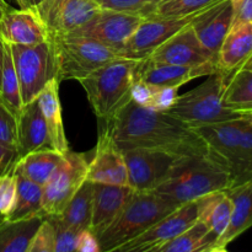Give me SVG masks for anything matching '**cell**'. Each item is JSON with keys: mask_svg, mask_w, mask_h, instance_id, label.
Wrapping results in <instances>:
<instances>
[{"mask_svg": "<svg viewBox=\"0 0 252 252\" xmlns=\"http://www.w3.org/2000/svg\"><path fill=\"white\" fill-rule=\"evenodd\" d=\"M42 116L48 129L51 145L54 150L65 154L69 150L68 139L64 130L62 105L59 98V81L57 79L49 81L37 97Z\"/></svg>", "mask_w": 252, "mask_h": 252, "instance_id": "23", "label": "cell"}, {"mask_svg": "<svg viewBox=\"0 0 252 252\" xmlns=\"http://www.w3.org/2000/svg\"><path fill=\"white\" fill-rule=\"evenodd\" d=\"M179 96L177 88H155L149 108L160 112H167L176 103Z\"/></svg>", "mask_w": 252, "mask_h": 252, "instance_id": "39", "label": "cell"}, {"mask_svg": "<svg viewBox=\"0 0 252 252\" xmlns=\"http://www.w3.org/2000/svg\"><path fill=\"white\" fill-rule=\"evenodd\" d=\"M17 181L16 204L12 213L7 217L10 220H22V219L42 217L44 218L42 201H43V187L34 184L25 175L14 169Z\"/></svg>", "mask_w": 252, "mask_h": 252, "instance_id": "28", "label": "cell"}, {"mask_svg": "<svg viewBox=\"0 0 252 252\" xmlns=\"http://www.w3.org/2000/svg\"><path fill=\"white\" fill-rule=\"evenodd\" d=\"M63 155L53 148L37 150L20 158L14 169L21 172L34 184L43 187L56 171L57 166L61 164Z\"/></svg>", "mask_w": 252, "mask_h": 252, "instance_id": "27", "label": "cell"}, {"mask_svg": "<svg viewBox=\"0 0 252 252\" xmlns=\"http://www.w3.org/2000/svg\"><path fill=\"white\" fill-rule=\"evenodd\" d=\"M241 116H243L244 118H246L252 126V111H245V112H241Z\"/></svg>", "mask_w": 252, "mask_h": 252, "instance_id": "49", "label": "cell"}, {"mask_svg": "<svg viewBox=\"0 0 252 252\" xmlns=\"http://www.w3.org/2000/svg\"><path fill=\"white\" fill-rule=\"evenodd\" d=\"M154 90L155 88L150 86L149 84L135 78L132 90H130V97H132L133 102H135L137 105L149 108L153 95H154Z\"/></svg>", "mask_w": 252, "mask_h": 252, "instance_id": "40", "label": "cell"}, {"mask_svg": "<svg viewBox=\"0 0 252 252\" xmlns=\"http://www.w3.org/2000/svg\"><path fill=\"white\" fill-rule=\"evenodd\" d=\"M93 197L94 184L86 181L69 201L61 216L57 217L61 219L62 223L76 233L90 229L93 217Z\"/></svg>", "mask_w": 252, "mask_h": 252, "instance_id": "30", "label": "cell"}, {"mask_svg": "<svg viewBox=\"0 0 252 252\" xmlns=\"http://www.w3.org/2000/svg\"><path fill=\"white\" fill-rule=\"evenodd\" d=\"M233 21L231 0H220L204 9L191 26L202 46L217 57Z\"/></svg>", "mask_w": 252, "mask_h": 252, "instance_id": "18", "label": "cell"}, {"mask_svg": "<svg viewBox=\"0 0 252 252\" xmlns=\"http://www.w3.org/2000/svg\"><path fill=\"white\" fill-rule=\"evenodd\" d=\"M226 193L233 204L231 218L225 233L217 241L216 248H225L252 226V181L230 187Z\"/></svg>", "mask_w": 252, "mask_h": 252, "instance_id": "24", "label": "cell"}, {"mask_svg": "<svg viewBox=\"0 0 252 252\" xmlns=\"http://www.w3.org/2000/svg\"><path fill=\"white\" fill-rule=\"evenodd\" d=\"M158 248H159V245H122L107 252H154Z\"/></svg>", "mask_w": 252, "mask_h": 252, "instance_id": "44", "label": "cell"}, {"mask_svg": "<svg viewBox=\"0 0 252 252\" xmlns=\"http://www.w3.org/2000/svg\"><path fill=\"white\" fill-rule=\"evenodd\" d=\"M0 142L16 149V116L0 100Z\"/></svg>", "mask_w": 252, "mask_h": 252, "instance_id": "38", "label": "cell"}, {"mask_svg": "<svg viewBox=\"0 0 252 252\" xmlns=\"http://www.w3.org/2000/svg\"><path fill=\"white\" fill-rule=\"evenodd\" d=\"M142 20L140 15L101 9L90 21L65 36L93 39L122 56L123 48Z\"/></svg>", "mask_w": 252, "mask_h": 252, "instance_id": "11", "label": "cell"}, {"mask_svg": "<svg viewBox=\"0 0 252 252\" xmlns=\"http://www.w3.org/2000/svg\"><path fill=\"white\" fill-rule=\"evenodd\" d=\"M252 54V22L231 26L218 54L217 68L223 76L238 70Z\"/></svg>", "mask_w": 252, "mask_h": 252, "instance_id": "22", "label": "cell"}, {"mask_svg": "<svg viewBox=\"0 0 252 252\" xmlns=\"http://www.w3.org/2000/svg\"><path fill=\"white\" fill-rule=\"evenodd\" d=\"M26 252H54L53 226L48 219H43Z\"/></svg>", "mask_w": 252, "mask_h": 252, "instance_id": "37", "label": "cell"}, {"mask_svg": "<svg viewBox=\"0 0 252 252\" xmlns=\"http://www.w3.org/2000/svg\"><path fill=\"white\" fill-rule=\"evenodd\" d=\"M134 194L129 186L94 184L93 217L90 229L96 236L100 235L120 216Z\"/></svg>", "mask_w": 252, "mask_h": 252, "instance_id": "20", "label": "cell"}, {"mask_svg": "<svg viewBox=\"0 0 252 252\" xmlns=\"http://www.w3.org/2000/svg\"><path fill=\"white\" fill-rule=\"evenodd\" d=\"M76 252H101L97 236L91 229H85L76 236Z\"/></svg>", "mask_w": 252, "mask_h": 252, "instance_id": "42", "label": "cell"}, {"mask_svg": "<svg viewBox=\"0 0 252 252\" xmlns=\"http://www.w3.org/2000/svg\"><path fill=\"white\" fill-rule=\"evenodd\" d=\"M12 61L21 91L22 105L37 100L47 84L57 79L56 52L52 39L34 46H11Z\"/></svg>", "mask_w": 252, "mask_h": 252, "instance_id": "8", "label": "cell"}, {"mask_svg": "<svg viewBox=\"0 0 252 252\" xmlns=\"http://www.w3.org/2000/svg\"><path fill=\"white\" fill-rule=\"evenodd\" d=\"M0 100L15 116L19 115L20 111L24 107L19 79H17L14 61H12L11 49L7 43H5L4 63H2L1 81H0Z\"/></svg>", "mask_w": 252, "mask_h": 252, "instance_id": "32", "label": "cell"}, {"mask_svg": "<svg viewBox=\"0 0 252 252\" xmlns=\"http://www.w3.org/2000/svg\"><path fill=\"white\" fill-rule=\"evenodd\" d=\"M231 186L229 167L208 150L207 154L180 159L154 192L180 207L209 193L226 191Z\"/></svg>", "mask_w": 252, "mask_h": 252, "instance_id": "2", "label": "cell"}, {"mask_svg": "<svg viewBox=\"0 0 252 252\" xmlns=\"http://www.w3.org/2000/svg\"><path fill=\"white\" fill-rule=\"evenodd\" d=\"M216 73H218L216 63H207L198 66H180L143 59L139 61L135 68V78L149 84L153 88L180 89L194 79Z\"/></svg>", "mask_w": 252, "mask_h": 252, "instance_id": "16", "label": "cell"}, {"mask_svg": "<svg viewBox=\"0 0 252 252\" xmlns=\"http://www.w3.org/2000/svg\"><path fill=\"white\" fill-rule=\"evenodd\" d=\"M128 171V186L135 192L155 191L180 159L172 153L149 148L122 150Z\"/></svg>", "mask_w": 252, "mask_h": 252, "instance_id": "10", "label": "cell"}, {"mask_svg": "<svg viewBox=\"0 0 252 252\" xmlns=\"http://www.w3.org/2000/svg\"><path fill=\"white\" fill-rule=\"evenodd\" d=\"M240 69H248V70H251L252 71V54L250 57L248 58V61L245 62V63L243 64V66H241Z\"/></svg>", "mask_w": 252, "mask_h": 252, "instance_id": "48", "label": "cell"}, {"mask_svg": "<svg viewBox=\"0 0 252 252\" xmlns=\"http://www.w3.org/2000/svg\"><path fill=\"white\" fill-rule=\"evenodd\" d=\"M52 148L48 129L38 102L34 100L22 107L16 116L17 160L30 153Z\"/></svg>", "mask_w": 252, "mask_h": 252, "instance_id": "21", "label": "cell"}, {"mask_svg": "<svg viewBox=\"0 0 252 252\" xmlns=\"http://www.w3.org/2000/svg\"><path fill=\"white\" fill-rule=\"evenodd\" d=\"M17 161V152L14 147L0 142V176L12 171Z\"/></svg>", "mask_w": 252, "mask_h": 252, "instance_id": "43", "label": "cell"}, {"mask_svg": "<svg viewBox=\"0 0 252 252\" xmlns=\"http://www.w3.org/2000/svg\"><path fill=\"white\" fill-rule=\"evenodd\" d=\"M198 221L197 201L182 204L157 224L125 245H161L191 229Z\"/></svg>", "mask_w": 252, "mask_h": 252, "instance_id": "19", "label": "cell"}, {"mask_svg": "<svg viewBox=\"0 0 252 252\" xmlns=\"http://www.w3.org/2000/svg\"><path fill=\"white\" fill-rule=\"evenodd\" d=\"M53 226L54 252H76V236L78 233L68 228L58 217H48Z\"/></svg>", "mask_w": 252, "mask_h": 252, "instance_id": "34", "label": "cell"}, {"mask_svg": "<svg viewBox=\"0 0 252 252\" xmlns=\"http://www.w3.org/2000/svg\"><path fill=\"white\" fill-rule=\"evenodd\" d=\"M147 59L154 63L180 66H198L207 63L217 64V57L202 46L191 25L182 29L158 47Z\"/></svg>", "mask_w": 252, "mask_h": 252, "instance_id": "14", "label": "cell"}, {"mask_svg": "<svg viewBox=\"0 0 252 252\" xmlns=\"http://www.w3.org/2000/svg\"><path fill=\"white\" fill-rule=\"evenodd\" d=\"M17 181L14 170L0 176V217L7 218L16 204Z\"/></svg>", "mask_w": 252, "mask_h": 252, "instance_id": "35", "label": "cell"}, {"mask_svg": "<svg viewBox=\"0 0 252 252\" xmlns=\"http://www.w3.org/2000/svg\"><path fill=\"white\" fill-rule=\"evenodd\" d=\"M102 128L121 150L149 148L185 158L207 154L209 150L193 128L170 113L143 107L132 100L106 120Z\"/></svg>", "mask_w": 252, "mask_h": 252, "instance_id": "1", "label": "cell"}, {"mask_svg": "<svg viewBox=\"0 0 252 252\" xmlns=\"http://www.w3.org/2000/svg\"><path fill=\"white\" fill-rule=\"evenodd\" d=\"M20 9H30L34 10L38 5H41L44 0H15Z\"/></svg>", "mask_w": 252, "mask_h": 252, "instance_id": "45", "label": "cell"}, {"mask_svg": "<svg viewBox=\"0 0 252 252\" xmlns=\"http://www.w3.org/2000/svg\"><path fill=\"white\" fill-rule=\"evenodd\" d=\"M233 21L231 26L252 22V0H231Z\"/></svg>", "mask_w": 252, "mask_h": 252, "instance_id": "41", "label": "cell"}, {"mask_svg": "<svg viewBox=\"0 0 252 252\" xmlns=\"http://www.w3.org/2000/svg\"><path fill=\"white\" fill-rule=\"evenodd\" d=\"M217 240L208 226L198 220L184 234L159 245L154 252H207L216 249Z\"/></svg>", "mask_w": 252, "mask_h": 252, "instance_id": "31", "label": "cell"}, {"mask_svg": "<svg viewBox=\"0 0 252 252\" xmlns=\"http://www.w3.org/2000/svg\"><path fill=\"white\" fill-rule=\"evenodd\" d=\"M159 0H97L101 9L128 12L145 17Z\"/></svg>", "mask_w": 252, "mask_h": 252, "instance_id": "36", "label": "cell"}, {"mask_svg": "<svg viewBox=\"0 0 252 252\" xmlns=\"http://www.w3.org/2000/svg\"><path fill=\"white\" fill-rule=\"evenodd\" d=\"M88 181L93 184L128 186L125 155L105 128H101L95 154L89 161Z\"/></svg>", "mask_w": 252, "mask_h": 252, "instance_id": "15", "label": "cell"}, {"mask_svg": "<svg viewBox=\"0 0 252 252\" xmlns=\"http://www.w3.org/2000/svg\"><path fill=\"white\" fill-rule=\"evenodd\" d=\"M177 208L157 192H135L120 216L97 236L101 252L129 243Z\"/></svg>", "mask_w": 252, "mask_h": 252, "instance_id": "5", "label": "cell"}, {"mask_svg": "<svg viewBox=\"0 0 252 252\" xmlns=\"http://www.w3.org/2000/svg\"><path fill=\"white\" fill-rule=\"evenodd\" d=\"M101 10L97 0H44L33 10L51 37L65 36L90 21Z\"/></svg>", "mask_w": 252, "mask_h": 252, "instance_id": "13", "label": "cell"}, {"mask_svg": "<svg viewBox=\"0 0 252 252\" xmlns=\"http://www.w3.org/2000/svg\"><path fill=\"white\" fill-rule=\"evenodd\" d=\"M4 52H5V43L0 38V81H1V71H2V63H4Z\"/></svg>", "mask_w": 252, "mask_h": 252, "instance_id": "46", "label": "cell"}, {"mask_svg": "<svg viewBox=\"0 0 252 252\" xmlns=\"http://www.w3.org/2000/svg\"><path fill=\"white\" fill-rule=\"evenodd\" d=\"M223 86L224 76L219 71L212 74L201 85L180 95L167 113L191 128L228 122L241 117V113L223 105Z\"/></svg>", "mask_w": 252, "mask_h": 252, "instance_id": "6", "label": "cell"}, {"mask_svg": "<svg viewBox=\"0 0 252 252\" xmlns=\"http://www.w3.org/2000/svg\"><path fill=\"white\" fill-rule=\"evenodd\" d=\"M10 9H11V6H10L5 0H0V20L2 19V16H4Z\"/></svg>", "mask_w": 252, "mask_h": 252, "instance_id": "47", "label": "cell"}, {"mask_svg": "<svg viewBox=\"0 0 252 252\" xmlns=\"http://www.w3.org/2000/svg\"><path fill=\"white\" fill-rule=\"evenodd\" d=\"M203 10L182 17H143L139 26L123 48L122 57L137 61L149 58L158 47L191 25Z\"/></svg>", "mask_w": 252, "mask_h": 252, "instance_id": "12", "label": "cell"}, {"mask_svg": "<svg viewBox=\"0 0 252 252\" xmlns=\"http://www.w3.org/2000/svg\"><path fill=\"white\" fill-rule=\"evenodd\" d=\"M221 101L225 107L239 113L252 111V71L238 69L224 76Z\"/></svg>", "mask_w": 252, "mask_h": 252, "instance_id": "29", "label": "cell"}, {"mask_svg": "<svg viewBox=\"0 0 252 252\" xmlns=\"http://www.w3.org/2000/svg\"><path fill=\"white\" fill-rule=\"evenodd\" d=\"M220 0H159L145 17H182L193 15Z\"/></svg>", "mask_w": 252, "mask_h": 252, "instance_id": "33", "label": "cell"}, {"mask_svg": "<svg viewBox=\"0 0 252 252\" xmlns=\"http://www.w3.org/2000/svg\"><path fill=\"white\" fill-rule=\"evenodd\" d=\"M0 38L11 46H34L51 39V34L33 10L11 7L0 20Z\"/></svg>", "mask_w": 252, "mask_h": 252, "instance_id": "17", "label": "cell"}, {"mask_svg": "<svg viewBox=\"0 0 252 252\" xmlns=\"http://www.w3.org/2000/svg\"><path fill=\"white\" fill-rule=\"evenodd\" d=\"M138 63L137 59L120 57L79 80L94 113L100 120L113 117L132 100L130 90Z\"/></svg>", "mask_w": 252, "mask_h": 252, "instance_id": "4", "label": "cell"}, {"mask_svg": "<svg viewBox=\"0 0 252 252\" xmlns=\"http://www.w3.org/2000/svg\"><path fill=\"white\" fill-rule=\"evenodd\" d=\"M44 218L10 220L0 217V252H26Z\"/></svg>", "mask_w": 252, "mask_h": 252, "instance_id": "26", "label": "cell"}, {"mask_svg": "<svg viewBox=\"0 0 252 252\" xmlns=\"http://www.w3.org/2000/svg\"><path fill=\"white\" fill-rule=\"evenodd\" d=\"M193 129L206 142L209 152L229 167L233 186L252 181V126L246 118L241 116Z\"/></svg>", "mask_w": 252, "mask_h": 252, "instance_id": "3", "label": "cell"}, {"mask_svg": "<svg viewBox=\"0 0 252 252\" xmlns=\"http://www.w3.org/2000/svg\"><path fill=\"white\" fill-rule=\"evenodd\" d=\"M89 161L81 153L70 149L63 155L61 164L43 186L44 218L61 216L74 194L88 181Z\"/></svg>", "mask_w": 252, "mask_h": 252, "instance_id": "9", "label": "cell"}, {"mask_svg": "<svg viewBox=\"0 0 252 252\" xmlns=\"http://www.w3.org/2000/svg\"><path fill=\"white\" fill-rule=\"evenodd\" d=\"M56 52L57 80H81L101 66L120 58L110 47L88 38L51 37Z\"/></svg>", "mask_w": 252, "mask_h": 252, "instance_id": "7", "label": "cell"}, {"mask_svg": "<svg viewBox=\"0 0 252 252\" xmlns=\"http://www.w3.org/2000/svg\"><path fill=\"white\" fill-rule=\"evenodd\" d=\"M197 207L198 220L206 224L217 239L220 238L228 229L233 209L226 191L214 192L197 199Z\"/></svg>", "mask_w": 252, "mask_h": 252, "instance_id": "25", "label": "cell"}]
</instances>
